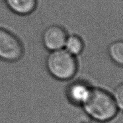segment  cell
<instances>
[{
  "label": "cell",
  "mask_w": 123,
  "mask_h": 123,
  "mask_svg": "<svg viewBox=\"0 0 123 123\" xmlns=\"http://www.w3.org/2000/svg\"><path fill=\"white\" fill-rule=\"evenodd\" d=\"M92 89L93 87L87 81L77 80L68 86L66 95L72 104L83 106L90 95Z\"/></svg>",
  "instance_id": "5b68a950"
},
{
  "label": "cell",
  "mask_w": 123,
  "mask_h": 123,
  "mask_svg": "<svg viewBox=\"0 0 123 123\" xmlns=\"http://www.w3.org/2000/svg\"><path fill=\"white\" fill-rule=\"evenodd\" d=\"M85 42L83 38L77 34L68 35L64 49L71 55L78 58L85 50Z\"/></svg>",
  "instance_id": "52a82bcc"
},
{
  "label": "cell",
  "mask_w": 123,
  "mask_h": 123,
  "mask_svg": "<svg viewBox=\"0 0 123 123\" xmlns=\"http://www.w3.org/2000/svg\"><path fill=\"white\" fill-rule=\"evenodd\" d=\"M118 111L123 112V82L119 83L112 93Z\"/></svg>",
  "instance_id": "9c48e42d"
},
{
  "label": "cell",
  "mask_w": 123,
  "mask_h": 123,
  "mask_svg": "<svg viewBox=\"0 0 123 123\" xmlns=\"http://www.w3.org/2000/svg\"><path fill=\"white\" fill-rule=\"evenodd\" d=\"M48 74L55 80L67 81L72 80L79 68L78 59L64 48L50 52L45 60Z\"/></svg>",
  "instance_id": "7a4b0ae2"
},
{
  "label": "cell",
  "mask_w": 123,
  "mask_h": 123,
  "mask_svg": "<svg viewBox=\"0 0 123 123\" xmlns=\"http://www.w3.org/2000/svg\"><path fill=\"white\" fill-rule=\"evenodd\" d=\"M68 32L64 27L51 25L43 31L41 40L44 48L50 52L58 50L64 47Z\"/></svg>",
  "instance_id": "277c9868"
},
{
  "label": "cell",
  "mask_w": 123,
  "mask_h": 123,
  "mask_svg": "<svg viewBox=\"0 0 123 123\" xmlns=\"http://www.w3.org/2000/svg\"><path fill=\"white\" fill-rule=\"evenodd\" d=\"M108 55L115 64L123 67V40L113 41L107 48Z\"/></svg>",
  "instance_id": "ba28073f"
},
{
  "label": "cell",
  "mask_w": 123,
  "mask_h": 123,
  "mask_svg": "<svg viewBox=\"0 0 123 123\" xmlns=\"http://www.w3.org/2000/svg\"><path fill=\"white\" fill-rule=\"evenodd\" d=\"M83 107L87 115L99 123L111 121L118 112L112 94L101 88H93Z\"/></svg>",
  "instance_id": "6da1fadb"
},
{
  "label": "cell",
  "mask_w": 123,
  "mask_h": 123,
  "mask_svg": "<svg viewBox=\"0 0 123 123\" xmlns=\"http://www.w3.org/2000/svg\"><path fill=\"white\" fill-rule=\"evenodd\" d=\"M9 10L18 16H29L38 6V0H2Z\"/></svg>",
  "instance_id": "8992f818"
},
{
  "label": "cell",
  "mask_w": 123,
  "mask_h": 123,
  "mask_svg": "<svg viewBox=\"0 0 123 123\" xmlns=\"http://www.w3.org/2000/svg\"><path fill=\"white\" fill-rule=\"evenodd\" d=\"M25 46L20 38L13 32L0 27V60L15 63L24 56Z\"/></svg>",
  "instance_id": "3957f363"
}]
</instances>
